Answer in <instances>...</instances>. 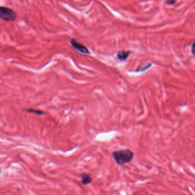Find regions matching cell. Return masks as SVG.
Segmentation results:
<instances>
[{
	"instance_id": "cell-1",
	"label": "cell",
	"mask_w": 195,
	"mask_h": 195,
	"mask_svg": "<svg viewBox=\"0 0 195 195\" xmlns=\"http://www.w3.org/2000/svg\"><path fill=\"white\" fill-rule=\"evenodd\" d=\"M112 156L117 165H123L131 163L135 154L131 149H125L115 151L112 153Z\"/></svg>"
},
{
	"instance_id": "cell-2",
	"label": "cell",
	"mask_w": 195,
	"mask_h": 195,
	"mask_svg": "<svg viewBox=\"0 0 195 195\" xmlns=\"http://www.w3.org/2000/svg\"><path fill=\"white\" fill-rule=\"evenodd\" d=\"M0 18L7 22L15 21L17 18V14L11 8L0 6Z\"/></svg>"
},
{
	"instance_id": "cell-3",
	"label": "cell",
	"mask_w": 195,
	"mask_h": 195,
	"mask_svg": "<svg viewBox=\"0 0 195 195\" xmlns=\"http://www.w3.org/2000/svg\"><path fill=\"white\" fill-rule=\"evenodd\" d=\"M70 44L73 48H74L76 50H78L80 52L83 53V54H90V52H89L88 49H87V47L83 45L82 44H80L79 42H77L76 40H74V39L71 40Z\"/></svg>"
},
{
	"instance_id": "cell-4",
	"label": "cell",
	"mask_w": 195,
	"mask_h": 195,
	"mask_svg": "<svg viewBox=\"0 0 195 195\" xmlns=\"http://www.w3.org/2000/svg\"><path fill=\"white\" fill-rule=\"evenodd\" d=\"M81 183L84 185H88L92 183L93 181V178L92 177L91 175L87 174V173H82L81 175Z\"/></svg>"
},
{
	"instance_id": "cell-5",
	"label": "cell",
	"mask_w": 195,
	"mask_h": 195,
	"mask_svg": "<svg viewBox=\"0 0 195 195\" xmlns=\"http://www.w3.org/2000/svg\"><path fill=\"white\" fill-rule=\"evenodd\" d=\"M131 54L129 51H120L117 54V58L120 61H125L128 58Z\"/></svg>"
},
{
	"instance_id": "cell-6",
	"label": "cell",
	"mask_w": 195,
	"mask_h": 195,
	"mask_svg": "<svg viewBox=\"0 0 195 195\" xmlns=\"http://www.w3.org/2000/svg\"><path fill=\"white\" fill-rule=\"evenodd\" d=\"M27 111L29 112H30V113H36V114H37V115H42L43 114V112H42V111L33 110V109H29V110H28Z\"/></svg>"
},
{
	"instance_id": "cell-7",
	"label": "cell",
	"mask_w": 195,
	"mask_h": 195,
	"mask_svg": "<svg viewBox=\"0 0 195 195\" xmlns=\"http://www.w3.org/2000/svg\"><path fill=\"white\" fill-rule=\"evenodd\" d=\"M165 2L168 4V5H172L175 4L176 2V0H166Z\"/></svg>"
},
{
	"instance_id": "cell-8",
	"label": "cell",
	"mask_w": 195,
	"mask_h": 195,
	"mask_svg": "<svg viewBox=\"0 0 195 195\" xmlns=\"http://www.w3.org/2000/svg\"><path fill=\"white\" fill-rule=\"evenodd\" d=\"M194 47H195V43L193 42L192 46V52L193 54H194Z\"/></svg>"
},
{
	"instance_id": "cell-9",
	"label": "cell",
	"mask_w": 195,
	"mask_h": 195,
	"mask_svg": "<svg viewBox=\"0 0 195 195\" xmlns=\"http://www.w3.org/2000/svg\"><path fill=\"white\" fill-rule=\"evenodd\" d=\"M0 172H1V169H0Z\"/></svg>"
}]
</instances>
